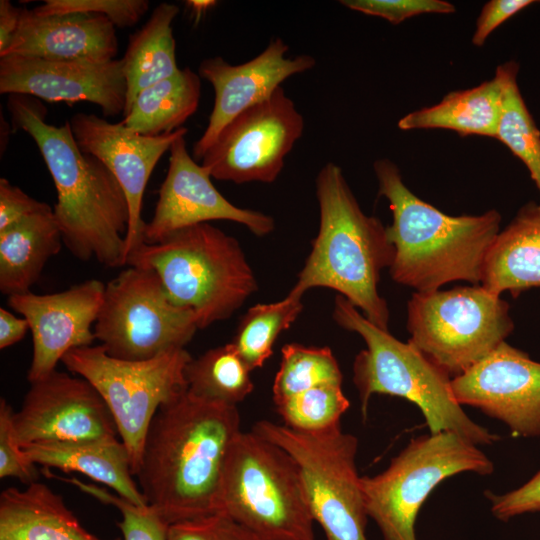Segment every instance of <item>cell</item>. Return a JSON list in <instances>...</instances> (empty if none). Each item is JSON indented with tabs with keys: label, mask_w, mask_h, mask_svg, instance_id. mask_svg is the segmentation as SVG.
I'll return each mask as SVG.
<instances>
[{
	"label": "cell",
	"mask_w": 540,
	"mask_h": 540,
	"mask_svg": "<svg viewBox=\"0 0 540 540\" xmlns=\"http://www.w3.org/2000/svg\"><path fill=\"white\" fill-rule=\"evenodd\" d=\"M127 264L153 270L171 300L195 313L199 329L230 318L258 288L238 240L209 223L143 243Z\"/></svg>",
	"instance_id": "obj_6"
},
{
	"label": "cell",
	"mask_w": 540,
	"mask_h": 540,
	"mask_svg": "<svg viewBox=\"0 0 540 540\" xmlns=\"http://www.w3.org/2000/svg\"><path fill=\"white\" fill-rule=\"evenodd\" d=\"M275 406L286 426L317 431L340 423L350 402L342 385H322L277 402Z\"/></svg>",
	"instance_id": "obj_33"
},
{
	"label": "cell",
	"mask_w": 540,
	"mask_h": 540,
	"mask_svg": "<svg viewBox=\"0 0 540 540\" xmlns=\"http://www.w3.org/2000/svg\"><path fill=\"white\" fill-rule=\"evenodd\" d=\"M104 292L102 281L89 279L61 292L8 297V305L28 321L32 334L30 384L53 373L70 350L93 344Z\"/></svg>",
	"instance_id": "obj_17"
},
{
	"label": "cell",
	"mask_w": 540,
	"mask_h": 540,
	"mask_svg": "<svg viewBox=\"0 0 540 540\" xmlns=\"http://www.w3.org/2000/svg\"><path fill=\"white\" fill-rule=\"evenodd\" d=\"M281 351L272 389L274 403L314 387L342 385L343 375L330 348L290 343Z\"/></svg>",
	"instance_id": "obj_32"
},
{
	"label": "cell",
	"mask_w": 540,
	"mask_h": 540,
	"mask_svg": "<svg viewBox=\"0 0 540 540\" xmlns=\"http://www.w3.org/2000/svg\"><path fill=\"white\" fill-rule=\"evenodd\" d=\"M30 330L24 317H17L8 310L0 308V349H5L21 341Z\"/></svg>",
	"instance_id": "obj_42"
},
{
	"label": "cell",
	"mask_w": 540,
	"mask_h": 540,
	"mask_svg": "<svg viewBox=\"0 0 540 540\" xmlns=\"http://www.w3.org/2000/svg\"><path fill=\"white\" fill-rule=\"evenodd\" d=\"M14 410L8 402L0 400V478L12 477L29 485L37 482L36 465L26 456L21 447L13 423Z\"/></svg>",
	"instance_id": "obj_37"
},
{
	"label": "cell",
	"mask_w": 540,
	"mask_h": 540,
	"mask_svg": "<svg viewBox=\"0 0 540 540\" xmlns=\"http://www.w3.org/2000/svg\"><path fill=\"white\" fill-rule=\"evenodd\" d=\"M148 8L146 0H45L32 10L39 16L69 13L103 15L115 27L127 28L138 23Z\"/></svg>",
	"instance_id": "obj_35"
},
{
	"label": "cell",
	"mask_w": 540,
	"mask_h": 540,
	"mask_svg": "<svg viewBox=\"0 0 540 540\" xmlns=\"http://www.w3.org/2000/svg\"><path fill=\"white\" fill-rule=\"evenodd\" d=\"M250 372L230 342L190 360L185 368L187 390L200 398L237 406L254 389Z\"/></svg>",
	"instance_id": "obj_29"
},
{
	"label": "cell",
	"mask_w": 540,
	"mask_h": 540,
	"mask_svg": "<svg viewBox=\"0 0 540 540\" xmlns=\"http://www.w3.org/2000/svg\"><path fill=\"white\" fill-rule=\"evenodd\" d=\"M216 1L211 0H191L187 2V5L192 8L193 12L199 17L200 14L206 12L209 8L214 6Z\"/></svg>",
	"instance_id": "obj_44"
},
{
	"label": "cell",
	"mask_w": 540,
	"mask_h": 540,
	"mask_svg": "<svg viewBox=\"0 0 540 540\" xmlns=\"http://www.w3.org/2000/svg\"><path fill=\"white\" fill-rule=\"evenodd\" d=\"M7 109L15 130L38 146L57 191L53 213L63 244L81 261L95 258L108 267L127 264L129 224L126 195L110 169L77 145L70 122L45 121L46 109L35 97L9 95Z\"/></svg>",
	"instance_id": "obj_2"
},
{
	"label": "cell",
	"mask_w": 540,
	"mask_h": 540,
	"mask_svg": "<svg viewBox=\"0 0 540 540\" xmlns=\"http://www.w3.org/2000/svg\"><path fill=\"white\" fill-rule=\"evenodd\" d=\"M0 540H105L88 531L62 496L34 482L0 495Z\"/></svg>",
	"instance_id": "obj_23"
},
{
	"label": "cell",
	"mask_w": 540,
	"mask_h": 540,
	"mask_svg": "<svg viewBox=\"0 0 540 540\" xmlns=\"http://www.w3.org/2000/svg\"><path fill=\"white\" fill-rule=\"evenodd\" d=\"M458 403L503 422L517 437L540 436V363L506 342L452 378Z\"/></svg>",
	"instance_id": "obj_16"
},
{
	"label": "cell",
	"mask_w": 540,
	"mask_h": 540,
	"mask_svg": "<svg viewBox=\"0 0 540 540\" xmlns=\"http://www.w3.org/2000/svg\"><path fill=\"white\" fill-rule=\"evenodd\" d=\"M69 122L79 148L101 160L114 174L126 195L129 207L125 237L128 258L144 243L146 222L142 218V204L149 178L162 155L188 130L182 127L170 134L148 137L130 130L122 122L110 123L87 113H76Z\"/></svg>",
	"instance_id": "obj_19"
},
{
	"label": "cell",
	"mask_w": 540,
	"mask_h": 540,
	"mask_svg": "<svg viewBox=\"0 0 540 540\" xmlns=\"http://www.w3.org/2000/svg\"><path fill=\"white\" fill-rule=\"evenodd\" d=\"M252 431L285 450L296 462L313 516L326 540H367L361 476L356 468L358 439L341 423L304 431L268 420Z\"/></svg>",
	"instance_id": "obj_9"
},
{
	"label": "cell",
	"mask_w": 540,
	"mask_h": 540,
	"mask_svg": "<svg viewBox=\"0 0 540 540\" xmlns=\"http://www.w3.org/2000/svg\"><path fill=\"white\" fill-rule=\"evenodd\" d=\"M304 130L303 116L279 87L231 120L205 153L211 177L236 184L271 183Z\"/></svg>",
	"instance_id": "obj_13"
},
{
	"label": "cell",
	"mask_w": 540,
	"mask_h": 540,
	"mask_svg": "<svg viewBox=\"0 0 540 540\" xmlns=\"http://www.w3.org/2000/svg\"><path fill=\"white\" fill-rule=\"evenodd\" d=\"M302 297L289 292L280 301L250 307L241 318L231 343L251 371L264 365L279 335L298 318Z\"/></svg>",
	"instance_id": "obj_30"
},
{
	"label": "cell",
	"mask_w": 540,
	"mask_h": 540,
	"mask_svg": "<svg viewBox=\"0 0 540 540\" xmlns=\"http://www.w3.org/2000/svg\"><path fill=\"white\" fill-rule=\"evenodd\" d=\"M494 464L478 445L453 432L421 435L381 473L361 477L366 512L382 540H417V515L431 492L463 472L489 475Z\"/></svg>",
	"instance_id": "obj_8"
},
{
	"label": "cell",
	"mask_w": 540,
	"mask_h": 540,
	"mask_svg": "<svg viewBox=\"0 0 540 540\" xmlns=\"http://www.w3.org/2000/svg\"><path fill=\"white\" fill-rule=\"evenodd\" d=\"M200 76L189 67L142 90L122 123L139 135L157 137L180 128L197 110Z\"/></svg>",
	"instance_id": "obj_28"
},
{
	"label": "cell",
	"mask_w": 540,
	"mask_h": 540,
	"mask_svg": "<svg viewBox=\"0 0 540 540\" xmlns=\"http://www.w3.org/2000/svg\"><path fill=\"white\" fill-rule=\"evenodd\" d=\"M192 359L185 348L147 360H122L99 345L70 350L62 363L86 379L109 408L135 476L148 428L158 409L187 390L185 368Z\"/></svg>",
	"instance_id": "obj_11"
},
{
	"label": "cell",
	"mask_w": 540,
	"mask_h": 540,
	"mask_svg": "<svg viewBox=\"0 0 540 540\" xmlns=\"http://www.w3.org/2000/svg\"><path fill=\"white\" fill-rule=\"evenodd\" d=\"M22 8L8 0L0 1V54L10 45L20 22Z\"/></svg>",
	"instance_id": "obj_43"
},
{
	"label": "cell",
	"mask_w": 540,
	"mask_h": 540,
	"mask_svg": "<svg viewBox=\"0 0 540 540\" xmlns=\"http://www.w3.org/2000/svg\"><path fill=\"white\" fill-rule=\"evenodd\" d=\"M340 3L354 11L399 24L420 14H451L455 6L444 0H343Z\"/></svg>",
	"instance_id": "obj_38"
},
{
	"label": "cell",
	"mask_w": 540,
	"mask_h": 540,
	"mask_svg": "<svg viewBox=\"0 0 540 540\" xmlns=\"http://www.w3.org/2000/svg\"><path fill=\"white\" fill-rule=\"evenodd\" d=\"M169 167L158 191L152 219L143 240L154 244L180 229L213 220L232 221L263 237L275 228L274 219L262 212L229 202L213 185L209 171L188 153L185 136L170 148Z\"/></svg>",
	"instance_id": "obj_15"
},
{
	"label": "cell",
	"mask_w": 540,
	"mask_h": 540,
	"mask_svg": "<svg viewBox=\"0 0 540 540\" xmlns=\"http://www.w3.org/2000/svg\"><path fill=\"white\" fill-rule=\"evenodd\" d=\"M507 62L503 107L496 139L524 163L540 193V131L517 84L519 65L513 60Z\"/></svg>",
	"instance_id": "obj_31"
},
{
	"label": "cell",
	"mask_w": 540,
	"mask_h": 540,
	"mask_svg": "<svg viewBox=\"0 0 540 540\" xmlns=\"http://www.w3.org/2000/svg\"><path fill=\"white\" fill-rule=\"evenodd\" d=\"M116 27L105 16L69 13L39 16L22 8L18 29L1 57L108 62L118 53Z\"/></svg>",
	"instance_id": "obj_21"
},
{
	"label": "cell",
	"mask_w": 540,
	"mask_h": 540,
	"mask_svg": "<svg viewBox=\"0 0 540 540\" xmlns=\"http://www.w3.org/2000/svg\"><path fill=\"white\" fill-rule=\"evenodd\" d=\"M167 540H257L224 511L172 523Z\"/></svg>",
	"instance_id": "obj_36"
},
{
	"label": "cell",
	"mask_w": 540,
	"mask_h": 540,
	"mask_svg": "<svg viewBox=\"0 0 540 540\" xmlns=\"http://www.w3.org/2000/svg\"><path fill=\"white\" fill-rule=\"evenodd\" d=\"M480 285L514 298L540 288V204L526 203L500 230L487 253Z\"/></svg>",
	"instance_id": "obj_24"
},
{
	"label": "cell",
	"mask_w": 540,
	"mask_h": 540,
	"mask_svg": "<svg viewBox=\"0 0 540 540\" xmlns=\"http://www.w3.org/2000/svg\"><path fill=\"white\" fill-rule=\"evenodd\" d=\"M51 209L49 204L30 197L6 178L0 179V231L30 215Z\"/></svg>",
	"instance_id": "obj_40"
},
{
	"label": "cell",
	"mask_w": 540,
	"mask_h": 540,
	"mask_svg": "<svg viewBox=\"0 0 540 540\" xmlns=\"http://www.w3.org/2000/svg\"><path fill=\"white\" fill-rule=\"evenodd\" d=\"M21 447L38 442L117 438L109 408L84 378L55 370L34 383L13 413Z\"/></svg>",
	"instance_id": "obj_14"
},
{
	"label": "cell",
	"mask_w": 540,
	"mask_h": 540,
	"mask_svg": "<svg viewBox=\"0 0 540 540\" xmlns=\"http://www.w3.org/2000/svg\"><path fill=\"white\" fill-rule=\"evenodd\" d=\"M53 209L30 215L0 231V291L30 292L47 261L62 247Z\"/></svg>",
	"instance_id": "obj_26"
},
{
	"label": "cell",
	"mask_w": 540,
	"mask_h": 540,
	"mask_svg": "<svg viewBox=\"0 0 540 540\" xmlns=\"http://www.w3.org/2000/svg\"><path fill=\"white\" fill-rule=\"evenodd\" d=\"M406 328L409 341L454 378L505 342L514 323L509 304L475 284L415 292Z\"/></svg>",
	"instance_id": "obj_10"
},
{
	"label": "cell",
	"mask_w": 540,
	"mask_h": 540,
	"mask_svg": "<svg viewBox=\"0 0 540 540\" xmlns=\"http://www.w3.org/2000/svg\"><path fill=\"white\" fill-rule=\"evenodd\" d=\"M178 13L177 5L160 3L141 29L129 36L128 46L122 58L127 84L123 117L129 112L142 90L179 71L172 30V22Z\"/></svg>",
	"instance_id": "obj_27"
},
{
	"label": "cell",
	"mask_w": 540,
	"mask_h": 540,
	"mask_svg": "<svg viewBox=\"0 0 540 540\" xmlns=\"http://www.w3.org/2000/svg\"><path fill=\"white\" fill-rule=\"evenodd\" d=\"M492 514L501 521L532 512H540V470L524 485L505 494L485 491Z\"/></svg>",
	"instance_id": "obj_39"
},
{
	"label": "cell",
	"mask_w": 540,
	"mask_h": 540,
	"mask_svg": "<svg viewBox=\"0 0 540 540\" xmlns=\"http://www.w3.org/2000/svg\"><path fill=\"white\" fill-rule=\"evenodd\" d=\"M36 464L64 472H79L111 488L120 497L147 506L133 479L129 453L117 438L86 441L38 442L22 447Z\"/></svg>",
	"instance_id": "obj_22"
},
{
	"label": "cell",
	"mask_w": 540,
	"mask_h": 540,
	"mask_svg": "<svg viewBox=\"0 0 540 540\" xmlns=\"http://www.w3.org/2000/svg\"><path fill=\"white\" fill-rule=\"evenodd\" d=\"M0 93L47 102H90L105 117L123 114L127 84L123 60L81 62L10 55L0 58Z\"/></svg>",
	"instance_id": "obj_18"
},
{
	"label": "cell",
	"mask_w": 540,
	"mask_h": 540,
	"mask_svg": "<svg viewBox=\"0 0 540 540\" xmlns=\"http://www.w3.org/2000/svg\"><path fill=\"white\" fill-rule=\"evenodd\" d=\"M198 329L195 313L171 300L153 270L130 266L105 285L94 335L108 355L134 361L184 348Z\"/></svg>",
	"instance_id": "obj_12"
},
{
	"label": "cell",
	"mask_w": 540,
	"mask_h": 540,
	"mask_svg": "<svg viewBox=\"0 0 540 540\" xmlns=\"http://www.w3.org/2000/svg\"><path fill=\"white\" fill-rule=\"evenodd\" d=\"M61 479L99 501L116 507L121 514V520L117 525L123 540H167L169 525L150 506L135 505L104 487L88 484L76 478Z\"/></svg>",
	"instance_id": "obj_34"
},
{
	"label": "cell",
	"mask_w": 540,
	"mask_h": 540,
	"mask_svg": "<svg viewBox=\"0 0 540 540\" xmlns=\"http://www.w3.org/2000/svg\"><path fill=\"white\" fill-rule=\"evenodd\" d=\"M373 168L378 196L388 200L392 212L386 227L395 251L391 278L415 292L439 290L454 281L480 284L487 253L500 232V213L448 215L415 195L391 160L378 159Z\"/></svg>",
	"instance_id": "obj_3"
},
{
	"label": "cell",
	"mask_w": 540,
	"mask_h": 540,
	"mask_svg": "<svg viewBox=\"0 0 540 540\" xmlns=\"http://www.w3.org/2000/svg\"><path fill=\"white\" fill-rule=\"evenodd\" d=\"M534 0H491L482 8L476 21V27L472 36L475 46H483L489 35L503 22L525 7L536 3Z\"/></svg>",
	"instance_id": "obj_41"
},
{
	"label": "cell",
	"mask_w": 540,
	"mask_h": 540,
	"mask_svg": "<svg viewBox=\"0 0 540 540\" xmlns=\"http://www.w3.org/2000/svg\"><path fill=\"white\" fill-rule=\"evenodd\" d=\"M288 45L276 38L255 58L232 65L222 57L204 59L199 76L211 83L215 101L202 136L193 145V158L202 161L222 129L240 113L269 98L287 78L312 69L316 60L302 54L285 57Z\"/></svg>",
	"instance_id": "obj_20"
},
{
	"label": "cell",
	"mask_w": 540,
	"mask_h": 540,
	"mask_svg": "<svg viewBox=\"0 0 540 540\" xmlns=\"http://www.w3.org/2000/svg\"><path fill=\"white\" fill-rule=\"evenodd\" d=\"M333 319L360 335L366 345L353 363L363 417L371 396L384 394L414 403L431 434L453 432L476 445H491L500 439L468 417L454 396L451 376L409 340L402 342L377 327L341 295L335 298Z\"/></svg>",
	"instance_id": "obj_5"
},
{
	"label": "cell",
	"mask_w": 540,
	"mask_h": 540,
	"mask_svg": "<svg viewBox=\"0 0 540 540\" xmlns=\"http://www.w3.org/2000/svg\"><path fill=\"white\" fill-rule=\"evenodd\" d=\"M240 432L237 406L188 390L163 404L135 474L147 505L168 525L216 512L224 462Z\"/></svg>",
	"instance_id": "obj_1"
},
{
	"label": "cell",
	"mask_w": 540,
	"mask_h": 540,
	"mask_svg": "<svg viewBox=\"0 0 540 540\" xmlns=\"http://www.w3.org/2000/svg\"><path fill=\"white\" fill-rule=\"evenodd\" d=\"M507 71L505 62L496 68L492 79L470 89L452 91L437 104L408 113L398 121V128L447 129L462 136L496 138Z\"/></svg>",
	"instance_id": "obj_25"
},
{
	"label": "cell",
	"mask_w": 540,
	"mask_h": 540,
	"mask_svg": "<svg viewBox=\"0 0 540 540\" xmlns=\"http://www.w3.org/2000/svg\"><path fill=\"white\" fill-rule=\"evenodd\" d=\"M257 540H315L300 470L282 448L241 431L227 453L217 499Z\"/></svg>",
	"instance_id": "obj_7"
},
{
	"label": "cell",
	"mask_w": 540,
	"mask_h": 540,
	"mask_svg": "<svg viewBox=\"0 0 540 540\" xmlns=\"http://www.w3.org/2000/svg\"><path fill=\"white\" fill-rule=\"evenodd\" d=\"M315 183L319 230L290 292L303 296L314 287L333 289L368 321L388 330V305L378 291L381 272L390 268L395 253L386 227L362 211L335 163L325 164Z\"/></svg>",
	"instance_id": "obj_4"
}]
</instances>
